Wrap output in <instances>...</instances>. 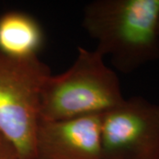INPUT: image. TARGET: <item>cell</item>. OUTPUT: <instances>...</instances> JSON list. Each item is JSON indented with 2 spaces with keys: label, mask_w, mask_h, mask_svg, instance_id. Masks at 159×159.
<instances>
[{
  "label": "cell",
  "mask_w": 159,
  "mask_h": 159,
  "mask_svg": "<svg viewBox=\"0 0 159 159\" xmlns=\"http://www.w3.org/2000/svg\"><path fill=\"white\" fill-rule=\"evenodd\" d=\"M102 159H155L159 153V104L125 98L101 116Z\"/></svg>",
  "instance_id": "obj_4"
},
{
  "label": "cell",
  "mask_w": 159,
  "mask_h": 159,
  "mask_svg": "<svg viewBox=\"0 0 159 159\" xmlns=\"http://www.w3.org/2000/svg\"><path fill=\"white\" fill-rule=\"evenodd\" d=\"M44 34L39 22L26 12L9 11L0 16V52L19 59L38 57Z\"/></svg>",
  "instance_id": "obj_6"
},
{
  "label": "cell",
  "mask_w": 159,
  "mask_h": 159,
  "mask_svg": "<svg viewBox=\"0 0 159 159\" xmlns=\"http://www.w3.org/2000/svg\"><path fill=\"white\" fill-rule=\"evenodd\" d=\"M155 159H159V153H158V155L157 156V157H156V158H155Z\"/></svg>",
  "instance_id": "obj_8"
},
{
  "label": "cell",
  "mask_w": 159,
  "mask_h": 159,
  "mask_svg": "<svg viewBox=\"0 0 159 159\" xmlns=\"http://www.w3.org/2000/svg\"><path fill=\"white\" fill-rule=\"evenodd\" d=\"M0 159H20L17 150L0 134Z\"/></svg>",
  "instance_id": "obj_7"
},
{
  "label": "cell",
  "mask_w": 159,
  "mask_h": 159,
  "mask_svg": "<svg viewBox=\"0 0 159 159\" xmlns=\"http://www.w3.org/2000/svg\"><path fill=\"white\" fill-rule=\"evenodd\" d=\"M158 34H159V20H158Z\"/></svg>",
  "instance_id": "obj_9"
},
{
  "label": "cell",
  "mask_w": 159,
  "mask_h": 159,
  "mask_svg": "<svg viewBox=\"0 0 159 159\" xmlns=\"http://www.w3.org/2000/svg\"><path fill=\"white\" fill-rule=\"evenodd\" d=\"M159 0H96L84 8L82 26L119 72L129 74L159 60Z\"/></svg>",
  "instance_id": "obj_1"
},
{
  "label": "cell",
  "mask_w": 159,
  "mask_h": 159,
  "mask_svg": "<svg viewBox=\"0 0 159 159\" xmlns=\"http://www.w3.org/2000/svg\"><path fill=\"white\" fill-rule=\"evenodd\" d=\"M50 74L38 57L19 59L0 52V134L20 159H35L41 91Z\"/></svg>",
  "instance_id": "obj_3"
},
{
  "label": "cell",
  "mask_w": 159,
  "mask_h": 159,
  "mask_svg": "<svg viewBox=\"0 0 159 159\" xmlns=\"http://www.w3.org/2000/svg\"><path fill=\"white\" fill-rule=\"evenodd\" d=\"M101 116L40 119L35 134V159H102Z\"/></svg>",
  "instance_id": "obj_5"
},
{
  "label": "cell",
  "mask_w": 159,
  "mask_h": 159,
  "mask_svg": "<svg viewBox=\"0 0 159 159\" xmlns=\"http://www.w3.org/2000/svg\"><path fill=\"white\" fill-rule=\"evenodd\" d=\"M119 77L97 50L78 47L74 63L50 74L40 97V119L61 120L102 114L124 101Z\"/></svg>",
  "instance_id": "obj_2"
}]
</instances>
